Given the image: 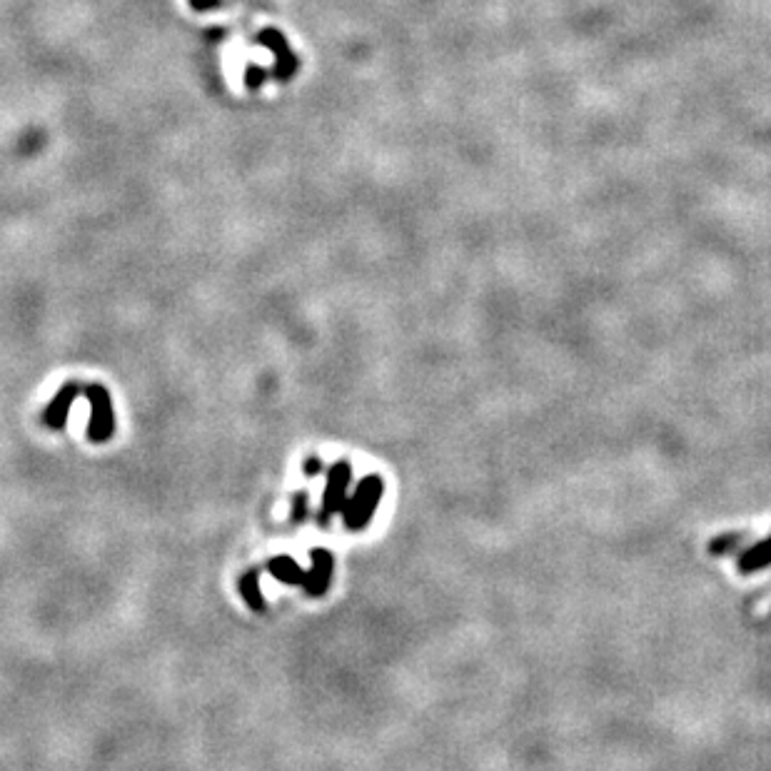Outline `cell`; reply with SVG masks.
I'll use <instances>...</instances> for the list:
<instances>
[{
	"label": "cell",
	"mask_w": 771,
	"mask_h": 771,
	"mask_svg": "<svg viewBox=\"0 0 771 771\" xmlns=\"http://www.w3.org/2000/svg\"><path fill=\"white\" fill-rule=\"evenodd\" d=\"M382 495H385V482L380 475H367L357 482V490L350 500L342 507V522L350 532H360L375 517L377 507H380Z\"/></svg>",
	"instance_id": "cell-1"
},
{
	"label": "cell",
	"mask_w": 771,
	"mask_h": 771,
	"mask_svg": "<svg viewBox=\"0 0 771 771\" xmlns=\"http://www.w3.org/2000/svg\"><path fill=\"white\" fill-rule=\"evenodd\" d=\"M83 395L90 402V425H88V440L90 442H108L115 432V412L110 392L103 385H88L83 387Z\"/></svg>",
	"instance_id": "cell-2"
},
{
	"label": "cell",
	"mask_w": 771,
	"mask_h": 771,
	"mask_svg": "<svg viewBox=\"0 0 771 771\" xmlns=\"http://www.w3.org/2000/svg\"><path fill=\"white\" fill-rule=\"evenodd\" d=\"M352 480V467L347 462H337L327 470V485L325 495H322L320 505V522L327 524L337 512H342L347 502V487Z\"/></svg>",
	"instance_id": "cell-3"
},
{
	"label": "cell",
	"mask_w": 771,
	"mask_h": 771,
	"mask_svg": "<svg viewBox=\"0 0 771 771\" xmlns=\"http://www.w3.org/2000/svg\"><path fill=\"white\" fill-rule=\"evenodd\" d=\"M312 567L305 572V582H302V589H305L310 597H322L327 592L332 582V572H335V557H332L330 549H312L310 552Z\"/></svg>",
	"instance_id": "cell-4"
},
{
	"label": "cell",
	"mask_w": 771,
	"mask_h": 771,
	"mask_svg": "<svg viewBox=\"0 0 771 771\" xmlns=\"http://www.w3.org/2000/svg\"><path fill=\"white\" fill-rule=\"evenodd\" d=\"M80 392H83V387H80L78 382H68V385H65L63 390H58V395L50 400V405L45 407L43 412V422L50 427V430H65L70 407H73V402L78 400Z\"/></svg>",
	"instance_id": "cell-5"
},
{
	"label": "cell",
	"mask_w": 771,
	"mask_h": 771,
	"mask_svg": "<svg viewBox=\"0 0 771 771\" xmlns=\"http://www.w3.org/2000/svg\"><path fill=\"white\" fill-rule=\"evenodd\" d=\"M267 572L272 574V579H277L280 584H287V587H302V582H305V569L292 557L270 559V562H267Z\"/></svg>",
	"instance_id": "cell-6"
},
{
	"label": "cell",
	"mask_w": 771,
	"mask_h": 771,
	"mask_svg": "<svg viewBox=\"0 0 771 771\" xmlns=\"http://www.w3.org/2000/svg\"><path fill=\"white\" fill-rule=\"evenodd\" d=\"M771 564V534L762 542H757L754 547H749L747 552L739 557V572L742 574H754L759 569H767Z\"/></svg>",
	"instance_id": "cell-7"
},
{
	"label": "cell",
	"mask_w": 771,
	"mask_h": 771,
	"mask_svg": "<svg viewBox=\"0 0 771 771\" xmlns=\"http://www.w3.org/2000/svg\"><path fill=\"white\" fill-rule=\"evenodd\" d=\"M238 587H240V594H243L245 604H248L250 609H255V612H262V609H265V597H262L260 572H257V569H248V572L240 577Z\"/></svg>",
	"instance_id": "cell-8"
},
{
	"label": "cell",
	"mask_w": 771,
	"mask_h": 771,
	"mask_svg": "<svg viewBox=\"0 0 771 771\" xmlns=\"http://www.w3.org/2000/svg\"><path fill=\"white\" fill-rule=\"evenodd\" d=\"M307 502H310V497H307V492H305V490H300V492H295V495H292V512H290L292 524L305 522V517H307Z\"/></svg>",
	"instance_id": "cell-9"
},
{
	"label": "cell",
	"mask_w": 771,
	"mask_h": 771,
	"mask_svg": "<svg viewBox=\"0 0 771 771\" xmlns=\"http://www.w3.org/2000/svg\"><path fill=\"white\" fill-rule=\"evenodd\" d=\"M737 544H739V534H727V537H722V539H717V542H712V547H709V549H712V554H714V557H717V554H724L729 547H737Z\"/></svg>",
	"instance_id": "cell-10"
},
{
	"label": "cell",
	"mask_w": 771,
	"mask_h": 771,
	"mask_svg": "<svg viewBox=\"0 0 771 771\" xmlns=\"http://www.w3.org/2000/svg\"><path fill=\"white\" fill-rule=\"evenodd\" d=\"M302 470H305V477H317L322 472V462L320 457H307L305 465H302Z\"/></svg>",
	"instance_id": "cell-11"
}]
</instances>
